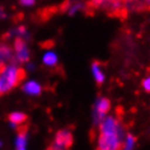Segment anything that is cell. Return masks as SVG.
Returning <instances> with one entry per match:
<instances>
[{"mask_svg":"<svg viewBox=\"0 0 150 150\" xmlns=\"http://www.w3.org/2000/svg\"><path fill=\"white\" fill-rule=\"evenodd\" d=\"M25 132H27V127L23 126L18 129V137H17V149H24L25 148V142H27V136H25Z\"/></svg>","mask_w":150,"mask_h":150,"instance_id":"8","label":"cell"},{"mask_svg":"<svg viewBox=\"0 0 150 150\" xmlns=\"http://www.w3.org/2000/svg\"><path fill=\"white\" fill-rule=\"evenodd\" d=\"M25 78V71L16 65H6L0 71V96L17 87Z\"/></svg>","mask_w":150,"mask_h":150,"instance_id":"1","label":"cell"},{"mask_svg":"<svg viewBox=\"0 0 150 150\" xmlns=\"http://www.w3.org/2000/svg\"><path fill=\"white\" fill-rule=\"evenodd\" d=\"M122 141L118 135L116 134H99L98 140V149H122Z\"/></svg>","mask_w":150,"mask_h":150,"instance_id":"3","label":"cell"},{"mask_svg":"<svg viewBox=\"0 0 150 150\" xmlns=\"http://www.w3.org/2000/svg\"><path fill=\"white\" fill-rule=\"evenodd\" d=\"M55 144L52 145L51 149H69L73 144V135L69 130H61L56 134Z\"/></svg>","mask_w":150,"mask_h":150,"instance_id":"4","label":"cell"},{"mask_svg":"<svg viewBox=\"0 0 150 150\" xmlns=\"http://www.w3.org/2000/svg\"><path fill=\"white\" fill-rule=\"evenodd\" d=\"M126 145H123V149H131L134 148V144H135V139L131 136V135H127L126 136V141H125Z\"/></svg>","mask_w":150,"mask_h":150,"instance_id":"13","label":"cell"},{"mask_svg":"<svg viewBox=\"0 0 150 150\" xmlns=\"http://www.w3.org/2000/svg\"><path fill=\"white\" fill-rule=\"evenodd\" d=\"M23 89H24V92L28 93V94L37 96V94H40V93H41V87L36 83V81H29V83H27L24 85Z\"/></svg>","mask_w":150,"mask_h":150,"instance_id":"11","label":"cell"},{"mask_svg":"<svg viewBox=\"0 0 150 150\" xmlns=\"http://www.w3.org/2000/svg\"><path fill=\"white\" fill-rule=\"evenodd\" d=\"M0 18H5V14L3 13V9H0Z\"/></svg>","mask_w":150,"mask_h":150,"instance_id":"16","label":"cell"},{"mask_svg":"<svg viewBox=\"0 0 150 150\" xmlns=\"http://www.w3.org/2000/svg\"><path fill=\"white\" fill-rule=\"evenodd\" d=\"M99 131H100V134H116V135H118L121 140L123 137V130L121 127V123L115 117H107L102 120L100 121V126H99Z\"/></svg>","mask_w":150,"mask_h":150,"instance_id":"2","label":"cell"},{"mask_svg":"<svg viewBox=\"0 0 150 150\" xmlns=\"http://www.w3.org/2000/svg\"><path fill=\"white\" fill-rule=\"evenodd\" d=\"M14 48H16V54H17V59L21 62H27L29 60V51L27 46H25L24 40L22 38H17L14 42Z\"/></svg>","mask_w":150,"mask_h":150,"instance_id":"5","label":"cell"},{"mask_svg":"<svg viewBox=\"0 0 150 150\" xmlns=\"http://www.w3.org/2000/svg\"><path fill=\"white\" fill-rule=\"evenodd\" d=\"M142 85H144V88H145L146 92H150V78H149V79H145L144 83H142Z\"/></svg>","mask_w":150,"mask_h":150,"instance_id":"14","label":"cell"},{"mask_svg":"<svg viewBox=\"0 0 150 150\" xmlns=\"http://www.w3.org/2000/svg\"><path fill=\"white\" fill-rule=\"evenodd\" d=\"M92 70H93V74H94V76H96L97 83H98V84H102V83H103V80H104V76H103L102 70H100V64H99L98 61L93 62Z\"/></svg>","mask_w":150,"mask_h":150,"instance_id":"10","label":"cell"},{"mask_svg":"<svg viewBox=\"0 0 150 150\" xmlns=\"http://www.w3.org/2000/svg\"><path fill=\"white\" fill-rule=\"evenodd\" d=\"M19 3L22 5H33L35 4V0H19Z\"/></svg>","mask_w":150,"mask_h":150,"instance_id":"15","label":"cell"},{"mask_svg":"<svg viewBox=\"0 0 150 150\" xmlns=\"http://www.w3.org/2000/svg\"><path fill=\"white\" fill-rule=\"evenodd\" d=\"M9 121L13 123V125H22L23 122L27 121V116L24 113H22V112H14L9 116Z\"/></svg>","mask_w":150,"mask_h":150,"instance_id":"9","label":"cell"},{"mask_svg":"<svg viewBox=\"0 0 150 150\" xmlns=\"http://www.w3.org/2000/svg\"><path fill=\"white\" fill-rule=\"evenodd\" d=\"M110 107H111L110 100L107 98H100L96 107V121H99V118L102 120L104 117V115L110 111Z\"/></svg>","mask_w":150,"mask_h":150,"instance_id":"6","label":"cell"},{"mask_svg":"<svg viewBox=\"0 0 150 150\" xmlns=\"http://www.w3.org/2000/svg\"><path fill=\"white\" fill-rule=\"evenodd\" d=\"M43 62L46 64L47 66H54L57 64V56H56L54 52L48 51V52H46V55L43 56Z\"/></svg>","mask_w":150,"mask_h":150,"instance_id":"12","label":"cell"},{"mask_svg":"<svg viewBox=\"0 0 150 150\" xmlns=\"http://www.w3.org/2000/svg\"><path fill=\"white\" fill-rule=\"evenodd\" d=\"M12 59V50L6 45H0V64L6 65V62Z\"/></svg>","mask_w":150,"mask_h":150,"instance_id":"7","label":"cell"}]
</instances>
